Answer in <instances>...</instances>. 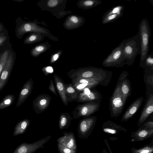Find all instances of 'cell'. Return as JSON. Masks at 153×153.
Listing matches in <instances>:
<instances>
[{
	"label": "cell",
	"instance_id": "cell-15",
	"mask_svg": "<svg viewBox=\"0 0 153 153\" xmlns=\"http://www.w3.org/2000/svg\"><path fill=\"white\" fill-rule=\"evenodd\" d=\"M13 62V58L12 53L9 55L6 64L0 76V91L5 85L9 77Z\"/></svg>",
	"mask_w": 153,
	"mask_h": 153
},
{
	"label": "cell",
	"instance_id": "cell-18",
	"mask_svg": "<svg viewBox=\"0 0 153 153\" xmlns=\"http://www.w3.org/2000/svg\"><path fill=\"white\" fill-rule=\"evenodd\" d=\"M153 129L149 130L139 128L136 131L131 133V142L142 141L153 136Z\"/></svg>",
	"mask_w": 153,
	"mask_h": 153
},
{
	"label": "cell",
	"instance_id": "cell-3",
	"mask_svg": "<svg viewBox=\"0 0 153 153\" xmlns=\"http://www.w3.org/2000/svg\"><path fill=\"white\" fill-rule=\"evenodd\" d=\"M66 0H41L38 5L43 10L48 11L54 16L59 18L71 13V11L65 10L66 8Z\"/></svg>",
	"mask_w": 153,
	"mask_h": 153
},
{
	"label": "cell",
	"instance_id": "cell-8",
	"mask_svg": "<svg viewBox=\"0 0 153 153\" xmlns=\"http://www.w3.org/2000/svg\"><path fill=\"white\" fill-rule=\"evenodd\" d=\"M102 70L93 67L80 68L76 69H73L68 73L69 77L71 79L75 78H97L96 74Z\"/></svg>",
	"mask_w": 153,
	"mask_h": 153
},
{
	"label": "cell",
	"instance_id": "cell-34",
	"mask_svg": "<svg viewBox=\"0 0 153 153\" xmlns=\"http://www.w3.org/2000/svg\"><path fill=\"white\" fill-rule=\"evenodd\" d=\"M121 90L123 99L126 100L129 94V88L126 81L123 82L120 85Z\"/></svg>",
	"mask_w": 153,
	"mask_h": 153
},
{
	"label": "cell",
	"instance_id": "cell-42",
	"mask_svg": "<svg viewBox=\"0 0 153 153\" xmlns=\"http://www.w3.org/2000/svg\"><path fill=\"white\" fill-rule=\"evenodd\" d=\"M102 153H109L105 149H104L103 150H102Z\"/></svg>",
	"mask_w": 153,
	"mask_h": 153
},
{
	"label": "cell",
	"instance_id": "cell-22",
	"mask_svg": "<svg viewBox=\"0 0 153 153\" xmlns=\"http://www.w3.org/2000/svg\"><path fill=\"white\" fill-rule=\"evenodd\" d=\"M78 98L76 101L78 102H83L91 101L98 100L99 96L98 94L94 91H91L87 89L82 92L78 93Z\"/></svg>",
	"mask_w": 153,
	"mask_h": 153
},
{
	"label": "cell",
	"instance_id": "cell-40",
	"mask_svg": "<svg viewBox=\"0 0 153 153\" xmlns=\"http://www.w3.org/2000/svg\"><path fill=\"white\" fill-rule=\"evenodd\" d=\"M43 71H45L46 73H51L53 72V69L52 67L50 66H48L45 68H44L43 69Z\"/></svg>",
	"mask_w": 153,
	"mask_h": 153
},
{
	"label": "cell",
	"instance_id": "cell-36",
	"mask_svg": "<svg viewBox=\"0 0 153 153\" xmlns=\"http://www.w3.org/2000/svg\"><path fill=\"white\" fill-rule=\"evenodd\" d=\"M145 62L146 65L153 68V55L152 53L148 54L144 60L140 63Z\"/></svg>",
	"mask_w": 153,
	"mask_h": 153
},
{
	"label": "cell",
	"instance_id": "cell-17",
	"mask_svg": "<svg viewBox=\"0 0 153 153\" xmlns=\"http://www.w3.org/2000/svg\"><path fill=\"white\" fill-rule=\"evenodd\" d=\"M103 131L112 135H117L120 131L126 132L127 129L110 120L105 122L102 127Z\"/></svg>",
	"mask_w": 153,
	"mask_h": 153
},
{
	"label": "cell",
	"instance_id": "cell-1",
	"mask_svg": "<svg viewBox=\"0 0 153 153\" xmlns=\"http://www.w3.org/2000/svg\"><path fill=\"white\" fill-rule=\"evenodd\" d=\"M123 51L126 64H132L137 55L141 54V42L138 34L125 40Z\"/></svg>",
	"mask_w": 153,
	"mask_h": 153
},
{
	"label": "cell",
	"instance_id": "cell-20",
	"mask_svg": "<svg viewBox=\"0 0 153 153\" xmlns=\"http://www.w3.org/2000/svg\"><path fill=\"white\" fill-rule=\"evenodd\" d=\"M54 81L57 91L63 104L67 106L68 102L65 94V84L63 80L57 75L53 76Z\"/></svg>",
	"mask_w": 153,
	"mask_h": 153
},
{
	"label": "cell",
	"instance_id": "cell-27",
	"mask_svg": "<svg viewBox=\"0 0 153 153\" xmlns=\"http://www.w3.org/2000/svg\"><path fill=\"white\" fill-rule=\"evenodd\" d=\"M73 119L67 112L61 113L59 120V129L61 130L67 129L70 126L71 121Z\"/></svg>",
	"mask_w": 153,
	"mask_h": 153
},
{
	"label": "cell",
	"instance_id": "cell-19",
	"mask_svg": "<svg viewBox=\"0 0 153 153\" xmlns=\"http://www.w3.org/2000/svg\"><path fill=\"white\" fill-rule=\"evenodd\" d=\"M153 111V96L151 94L138 120L137 126L140 127Z\"/></svg>",
	"mask_w": 153,
	"mask_h": 153
},
{
	"label": "cell",
	"instance_id": "cell-43",
	"mask_svg": "<svg viewBox=\"0 0 153 153\" xmlns=\"http://www.w3.org/2000/svg\"><path fill=\"white\" fill-rule=\"evenodd\" d=\"M2 30V27L0 25V31Z\"/></svg>",
	"mask_w": 153,
	"mask_h": 153
},
{
	"label": "cell",
	"instance_id": "cell-33",
	"mask_svg": "<svg viewBox=\"0 0 153 153\" xmlns=\"http://www.w3.org/2000/svg\"><path fill=\"white\" fill-rule=\"evenodd\" d=\"M9 51H4L0 56V76L9 56Z\"/></svg>",
	"mask_w": 153,
	"mask_h": 153
},
{
	"label": "cell",
	"instance_id": "cell-14",
	"mask_svg": "<svg viewBox=\"0 0 153 153\" xmlns=\"http://www.w3.org/2000/svg\"><path fill=\"white\" fill-rule=\"evenodd\" d=\"M63 134V136L56 140L57 143L68 148L76 151L77 145L74 132H64Z\"/></svg>",
	"mask_w": 153,
	"mask_h": 153
},
{
	"label": "cell",
	"instance_id": "cell-38",
	"mask_svg": "<svg viewBox=\"0 0 153 153\" xmlns=\"http://www.w3.org/2000/svg\"><path fill=\"white\" fill-rule=\"evenodd\" d=\"M139 128H144L151 130L153 129V122L152 121H149L142 125Z\"/></svg>",
	"mask_w": 153,
	"mask_h": 153
},
{
	"label": "cell",
	"instance_id": "cell-26",
	"mask_svg": "<svg viewBox=\"0 0 153 153\" xmlns=\"http://www.w3.org/2000/svg\"><path fill=\"white\" fill-rule=\"evenodd\" d=\"M51 46L48 42L39 44L34 47L31 50L30 53L32 56L36 57L41 54L48 50Z\"/></svg>",
	"mask_w": 153,
	"mask_h": 153
},
{
	"label": "cell",
	"instance_id": "cell-31",
	"mask_svg": "<svg viewBox=\"0 0 153 153\" xmlns=\"http://www.w3.org/2000/svg\"><path fill=\"white\" fill-rule=\"evenodd\" d=\"M99 81H96L88 83L81 84L73 86L78 93L83 91L84 90L92 88L97 85Z\"/></svg>",
	"mask_w": 153,
	"mask_h": 153
},
{
	"label": "cell",
	"instance_id": "cell-30",
	"mask_svg": "<svg viewBox=\"0 0 153 153\" xmlns=\"http://www.w3.org/2000/svg\"><path fill=\"white\" fill-rule=\"evenodd\" d=\"M15 99V97L13 94H9L5 96L0 103V109H3L11 105Z\"/></svg>",
	"mask_w": 153,
	"mask_h": 153
},
{
	"label": "cell",
	"instance_id": "cell-39",
	"mask_svg": "<svg viewBox=\"0 0 153 153\" xmlns=\"http://www.w3.org/2000/svg\"><path fill=\"white\" fill-rule=\"evenodd\" d=\"M49 89L55 95L57 96L54 82L53 81L52 79L50 80Z\"/></svg>",
	"mask_w": 153,
	"mask_h": 153
},
{
	"label": "cell",
	"instance_id": "cell-4",
	"mask_svg": "<svg viewBox=\"0 0 153 153\" xmlns=\"http://www.w3.org/2000/svg\"><path fill=\"white\" fill-rule=\"evenodd\" d=\"M125 40H123L115 48L103 61L102 64L103 66L106 67H120L126 64L123 51Z\"/></svg>",
	"mask_w": 153,
	"mask_h": 153
},
{
	"label": "cell",
	"instance_id": "cell-24",
	"mask_svg": "<svg viewBox=\"0 0 153 153\" xmlns=\"http://www.w3.org/2000/svg\"><path fill=\"white\" fill-rule=\"evenodd\" d=\"M30 123V120L25 119L19 122L16 125L13 135L16 136L24 134L27 130Z\"/></svg>",
	"mask_w": 153,
	"mask_h": 153
},
{
	"label": "cell",
	"instance_id": "cell-29",
	"mask_svg": "<svg viewBox=\"0 0 153 153\" xmlns=\"http://www.w3.org/2000/svg\"><path fill=\"white\" fill-rule=\"evenodd\" d=\"M153 152V140L150 144L137 149L134 147L131 148V153H152Z\"/></svg>",
	"mask_w": 153,
	"mask_h": 153
},
{
	"label": "cell",
	"instance_id": "cell-37",
	"mask_svg": "<svg viewBox=\"0 0 153 153\" xmlns=\"http://www.w3.org/2000/svg\"><path fill=\"white\" fill-rule=\"evenodd\" d=\"M62 53V51L61 50H60L56 52L53 54L50 59V63L52 64L58 60Z\"/></svg>",
	"mask_w": 153,
	"mask_h": 153
},
{
	"label": "cell",
	"instance_id": "cell-2",
	"mask_svg": "<svg viewBox=\"0 0 153 153\" xmlns=\"http://www.w3.org/2000/svg\"><path fill=\"white\" fill-rule=\"evenodd\" d=\"M140 37L141 45L140 62L143 61L148 54L149 41L151 35V29L149 23L146 18L143 19L139 26L138 33Z\"/></svg>",
	"mask_w": 153,
	"mask_h": 153
},
{
	"label": "cell",
	"instance_id": "cell-9",
	"mask_svg": "<svg viewBox=\"0 0 153 153\" xmlns=\"http://www.w3.org/2000/svg\"><path fill=\"white\" fill-rule=\"evenodd\" d=\"M48 135L31 143H24L19 145L13 153H33L42 148L51 139Z\"/></svg>",
	"mask_w": 153,
	"mask_h": 153
},
{
	"label": "cell",
	"instance_id": "cell-16",
	"mask_svg": "<svg viewBox=\"0 0 153 153\" xmlns=\"http://www.w3.org/2000/svg\"><path fill=\"white\" fill-rule=\"evenodd\" d=\"M33 82L32 78L27 81L23 86L16 103V106L19 107L26 100L30 94L33 87Z\"/></svg>",
	"mask_w": 153,
	"mask_h": 153
},
{
	"label": "cell",
	"instance_id": "cell-32",
	"mask_svg": "<svg viewBox=\"0 0 153 153\" xmlns=\"http://www.w3.org/2000/svg\"><path fill=\"white\" fill-rule=\"evenodd\" d=\"M71 80L72 85H73L81 84L88 83L100 80L94 78H75Z\"/></svg>",
	"mask_w": 153,
	"mask_h": 153
},
{
	"label": "cell",
	"instance_id": "cell-21",
	"mask_svg": "<svg viewBox=\"0 0 153 153\" xmlns=\"http://www.w3.org/2000/svg\"><path fill=\"white\" fill-rule=\"evenodd\" d=\"M143 100V98L141 97L135 100L126 110L123 115L121 120L122 121H126L130 118L136 112L141 105Z\"/></svg>",
	"mask_w": 153,
	"mask_h": 153
},
{
	"label": "cell",
	"instance_id": "cell-5",
	"mask_svg": "<svg viewBox=\"0 0 153 153\" xmlns=\"http://www.w3.org/2000/svg\"><path fill=\"white\" fill-rule=\"evenodd\" d=\"M37 22H30L24 23L18 28V34L22 36L28 32L38 33L46 35L47 36L53 41H58V39L54 36L47 29L39 25Z\"/></svg>",
	"mask_w": 153,
	"mask_h": 153
},
{
	"label": "cell",
	"instance_id": "cell-7",
	"mask_svg": "<svg viewBox=\"0 0 153 153\" xmlns=\"http://www.w3.org/2000/svg\"><path fill=\"white\" fill-rule=\"evenodd\" d=\"M125 101L123 99L121 90L120 85V84L115 89L111 99V116L114 117H117L120 114Z\"/></svg>",
	"mask_w": 153,
	"mask_h": 153
},
{
	"label": "cell",
	"instance_id": "cell-25",
	"mask_svg": "<svg viewBox=\"0 0 153 153\" xmlns=\"http://www.w3.org/2000/svg\"><path fill=\"white\" fill-rule=\"evenodd\" d=\"M102 3L100 0H80L77 2V5L79 8L87 10L94 8Z\"/></svg>",
	"mask_w": 153,
	"mask_h": 153
},
{
	"label": "cell",
	"instance_id": "cell-35",
	"mask_svg": "<svg viewBox=\"0 0 153 153\" xmlns=\"http://www.w3.org/2000/svg\"><path fill=\"white\" fill-rule=\"evenodd\" d=\"M57 147L59 153H77L76 150L68 148L59 143H57Z\"/></svg>",
	"mask_w": 153,
	"mask_h": 153
},
{
	"label": "cell",
	"instance_id": "cell-23",
	"mask_svg": "<svg viewBox=\"0 0 153 153\" xmlns=\"http://www.w3.org/2000/svg\"><path fill=\"white\" fill-rule=\"evenodd\" d=\"M65 91L68 102L76 101L78 98V93L72 84H65Z\"/></svg>",
	"mask_w": 153,
	"mask_h": 153
},
{
	"label": "cell",
	"instance_id": "cell-41",
	"mask_svg": "<svg viewBox=\"0 0 153 153\" xmlns=\"http://www.w3.org/2000/svg\"><path fill=\"white\" fill-rule=\"evenodd\" d=\"M7 39L6 36L4 35H0V45L3 43Z\"/></svg>",
	"mask_w": 153,
	"mask_h": 153
},
{
	"label": "cell",
	"instance_id": "cell-10",
	"mask_svg": "<svg viewBox=\"0 0 153 153\" xmlns=\"http://www.w3.org/2000/svg\"><path fill=\"white\" fill-rule=\"evenodd\" d=\"M99 107L98 104L92 102L79 105L72 112L73 118L76 119L90 116L96 112Z\"/></svg>",
	"mask_w": 153,
	"mask_h": 153
},
{
	"label": "cell",
	"instance_id": "cell-13",
	"mask_svg": "<svg viewBox=\"0 0 153 153\" xmlns=\"http://www.w3.org/2000/svg\"><path fill=\"white\" fill-rule=\"evenodd\" d=\"M85 22L83 16L76 15H71L68 16L63 24L64 28L68 30H71L82 26Z\"/></svg>",
	"mask_w": 153,
	"mask_h": 153
},
{
	"label": "cell",
	"instance_id": "cell-11",
	"mask_svg": "<svg viewBox=\"0 0 153 153\" xmlns=\"http://www.w3.org/2000/svg\"><path fill=\"white\" fill-rule=\"evenodd\" d=\"M51 100V97L47 94L38 96L32 103L35 112L37 114H40L44 111L49 106Z\"/></svg>",
	"mask_w": 153,
	"mask_h": 153
},
{
	"label": "cell",
	"instance_id": "cell-28",
	"mask_svg": "<svg viewBox=\"0 0 153 153\" xmlns=\"http://www.w3.org/2000/svg\"><path fill=\"white\" fill-rule=\"evenodd\" d=\"M45 36H47L44 34L38 33H32L27 37L24 40L25 44H31L42 41Z\"/></svg>",
	"mask_w": 153,
	"mask_h": 153
},
{
	"label": "cell",
	"instance_id": "cell-6",
	"mask_svg": "<svg viewBox=\"0 0 153 153\" xmlns=\"http://www.w3.org/2000/svg\"><path fill=\"white\" fill-rule=\"evenodd\" d=\"M97 118L92 117L81 120L79 123L77 135L81 139H87L91 134L95 125Z\"/></svg>",
	"mask_w": 153,
	"mask_h": 153
},
{
	"label": "cell",
	"instance_id": "cell-12",
	"mask_svg": "<svg viewBox=\"0 0 153 153\" xmlns=\"http://www.w3.org/2000/svg\"><path fill=\"white\" fill-rule=\"evenodd\" d=\"M124 8L123 6L119 5L114 6L107 11L102 16V24L111 23L123 15Z\"/></svg>",
	"mask_w": 153,
	"mask_h": 153
}]
</instances>
